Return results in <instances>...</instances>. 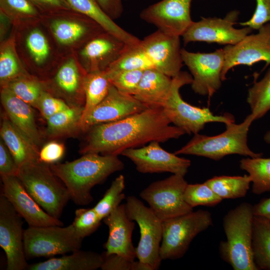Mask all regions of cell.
Listing matches in <instances>:
<instances>
[{"label": "cell", "mask_w": 270, "mask_h": 270, "mask_svg": "<svg viewBox=\"0 0 270 270\" xmlns=\"http://www.w3.org/2000/svg\"><path fill=\"white\" fill-rule=\"evenodd\" d=\"M264 140L266 144H270V130L265 134Z\"/></svg>", "instance_id": "obj_53"}, {"label": "cell", "mask_w": 270, "mask_h": 270, "mask_svg": "<svg viewBox=\"0 0 270 270\" xmlns=\"http://www.w3.org/2000/svg\"><path fill=\"white\" fill-rule=\"evenodd\" d=\"M102 255V270H152L148 265L140 260H130L116 254L106 255L103 253Z\"/></svg>", "instance_id": "obj_44"}, {"label": "cell", "mask_w": 270, "mask_h": 270, "mask_svg": "<svg viewBox=\"0 0 270 270\" xmlns=\"http://www.w3.org/2000/svg\"><path fill=\"white\" fill-rule=\"evenodd\" d=\"M111 86L106 71L87 74L84 82L85 104L82 118V130L86 119L107 95Z\"/></svg>", "instance_id": "obj_32"}, {"label": "cell", "mask_w": 270, "mask_h": 270, "mask_svg": "<svg viewBox=\"0 0 270 270\" xmlns=\"http://www.w3.org/2000/svg\"><path fill=\"white\" fill-rule=\"evenodd\" d=\"M41 14H47L57 11L72 9L66 0H28Z\"/></svg>", "instance_id": "obj_49"}, {"label": "cell", "mask_w": 270, "mask_h": 270, "mask_svg": "<svg viewBox=\"0 0 270 270\" xmlns=\"http://www.w3.org/2000/svg\"><path fill=\"white\" fill-rule=\"evenodd\" d=\"M21 216L2 193L0 196V246L6 256L7 270H24L28 264L24 248Z\"/></svg>", "instance_id": "obj_16"}, {"label": "cell", "mask_w": 270, "mask_h": 270, "mask_svg": "<svg viewBox=\"0 0 270 270\" xmlns=\"http://www.w3.org/2000/svg\"><path fill=\"white\" fill-rule=\"evenodd\" d=\"M0 12L14 26L40 20L42 15L28 0H0Z\"/></svg>", "instance_id": "obj_38"}, {"label": "cell", "mask_w": 270, "mask_h": 270, "mask_svg": "<svg viewBox=\"0 0 270 270\" xmlns=\"http://www.w3.org/2000/svg\"><path fill=\"white\" fill-rule=\"evenodd\" d=\"M170 122L161 108H147L122 120L94 125L84 134L80 152L118 156L152 142L178 139L186 132Z\"/></svg>", "instance_id": "obj_1"}, {"label": "cell", "mask_w": 270, "mask_h": 270, "mask_svg": "<svg viewBox=\"0 0 270 270\" xmlns=\"http://www.w3.org/2000/svg\"><path fill=\"white\" fill-rule=\"evenodd\" d=\"M12 27V24L10 20L0 12V42L8 36L7 34Z\"/></svg>", "instance_id": "obj_52"}, {"label": "cell", "mask_w": 270, "mask_h": 270, "mask_svg": "<svg viewBox=\"0 0 270 270\" xmlns=\"http://www.w3.org/2000/svg\"><path fill=\"white\" fill-rule=\"evenodd\" d=\"M104 12L112 20L120 18L122 14V0H96Z\"/></svg>", "instance_id": "obj_50"}, {"label": "cell", "mask_w": 270, "mask_h": 270, "mask_svg": "<svg viewBox=\"0 0 270 270\" xmlns=\"http://www.w3.org/2000/svg\"><path fill=\"white\" fill-rule=\"evenodd\" d=\"M192 0H162L144 8L140 18L167 34L182 36L192 22Z\"/></svg>", "instance_id": "obj_19"}, {"label": "cell", "mask_w": 270, "mask_h": 270, "mask_svg": "<svg viewBox=\"0 0 270 270\" xmlns=\"http://www.w3.org/2000/svg\"><path fill=\"white\" fill-rule=\"evenodd\" d=\"M240 12L233 10L224 18H202L192 22L182 36L185 44L190 42H202L221 44H234L252 32L248 26L240 29L234 27Z\"/></svg>", "instance_id": "obj_14"}, {"label": "cell", "mask_w": 270, "mask_h": 270, "mask_svg": "<svg viewBox=\"0 0 270 270\" xmlns=\"http://www.w3.org/2000/svg\"><path fill=\"white\" fill-rule=\"evenodd\" d=\"M87 74L73 53L62 56L42 80L46 91L64 100L70 107H84Z\"/></svg>", "instance_id": "obj_11"}, {"label": "cell", "mask_w": 270, "mask_h": 270, "mask_svg": "<svg viewBox=\"0 0 270 270\" xmlns=\"http://www.w3.org/2000/svg\"><path fill=\"white\" fill-rule=\"evenodd\" d=\"M246 101L254 120L263 117L270 110V68L262 79L248 89Z\"/></svg>", "instance_id": "obj_37"}, {"label": "cell", "mask_w": 270, "mask_h": 270, "mask_svg": "<svg viewBox=\"0 0 270 270\" xmlns=\"http://www.w3.org/2000/svg\"><path fill=\"white\" fill-rule=\"evenodd\" d=\"M256 7L251 18L239 23L242 26H248L258 30L266 23L270 22V0H256Z\"/></svg>", "instance_id": "obj_46"}, {"label": "cell", "mask_w": 270, "mask_h": 270, "mask_svg": "<svg viewBox=\"0 0 270 270\" xmlns=\"http://www.w3.org/2000/svg\"><path fill=\"white\" fill-rule=\"evenodd\" d=\"M30 74L26 69L17 52L13 26L8 36L0 42V86L12 80Z\"/></svg>", "instance_id": "obj_31"}, {"label": "cell", "mask_w": 270, "mask_h": 270, "mask_svg": "<svg viewBox=\"0 0 270 270\" xmlns=\"http://www.w3.org/2000/svg\"><path fill=\"white\" fill-rule=\"evenodd\" d=\"M31 226L24 230L26 258L52 256L80 250L82 239L77 236L72 224Z\"/></svg>", "instance_id": "obj_12"}, {"label": "cell", "mask_w": 270, "mask_h": 270, "mask_svg": "<svg viewBox=\"0 0 270 270\" xmlns=\"http://www.w3.org/2000/svg\"><path fill=\"white\" fill-rule=\"evenodd\" d=\"M101 220L94 208H81L76 210L72 224L77 236L83 240L97 230Z\"/></svg>", "instance_id": "obj_43"}, {"label": "cell", "mask_w": 270, "mask_h": 270, "mask_svg": "<svg viewBox=\"0 0 270 270\" xmlns=\"http://www.w3.org/2000/svg\"><path fill=\"white\" fill-rule=\"evenodd\" d=\"M144 70H125L106 72L111 84L119 92L133 96L136 92Z\"/></svg>", "instance_id": "obj_42"}, {"label": "cell", "mask_w": 270, "mask_h": 270, "mask_svg": "<svg viewBox=\"0 0 270 270\" xmlns=\"http://www.w3.org/2000/svg\"><path fill=\"white\" fill-rule=\"evenodd\" d=\"M72 9L82 14L99 24L105 31L116 36L126 45L139 44L138 38L118 25L102 10L96 0H66Z\"/></svg>", "instance_id": "obj_29"}, {"label": "cell", "mask_w": 270, "mask_h": 270, "mask_svg": "<svg viewBox=\"0 0 270 270\" xmlns=\"http://www.w3.org/2000/svg\"><path fill=\"white\" fill-rule=\"evenodd\" d=\"M2 194L17 212L31 226H62L63 223L51 216L26 190L16 176H1Z\"/></svg>", "instance_id": "obj_21"}, {"label": "cell", "mask_w": 270, "mask_h": 270, "mask_svg": "<svg viewBox=\"0 0 270 270\" xmlns=\"http://www.w3.org/2000/svg\"><path fill=\"white\" fill-rule=\"evenodd\" d=\"M126 214L138 225L140 239L136 248V258L152 270L159 268L162 259L160 249L162 237V221L149 207L133 196L126 198Z\"/></svg>", "instance_id": "obj_10"}, {"label": "cell", "mask_w": 270, "mask_h": 270, "mask_svg": "<svg viewBox=\"0 0 270 270\" xmlns=\"http://www.w3.org/2000/svg\"><path fill=\"white\" fill-rule=\"evenodd\" d=\"M184 176L173 174L152 183L140 194L162 221L193 211V208L184 200V192L188 184Z\"/></svg>", "instance_id": "obj_13"}, {"label": "cell", "mask_w": 270, "mask_h": 270, "mask_svg": "<svg viewBox=\"0 0 270 270\" xmlns=\"http://www.w3.org/2000/svg\"><path fill=\"white\" fill-rule=\"evenodd\" d=\"M125 188L124 176L120 174L112 182L102 198L94 207L102 220L117 208L126 198L123 192Z\"/></svg>", "instance_id": "obj_40"}, {"label": "cell", "mask_w": 270, "mask_h": 270, "mask_svg": "<svg viewBox=\"0 0 270 270\" xmlns=\"http://www.w3.org/2000/svg\"><path fill=\"white\" fill-rule=\"evenodd\" d=\"M1 116V140L9 150L18 168L25 164L39 161L40 149L12 123L4 112Z\"/></svg>", "instance_id": "obj_27"}, {"label": "cell", "mask_w": 270, "mask_h": 270, "mask_svg": "<svg viewBox=\"0 0 270 270\" xmlns=\"http://www.w3.org/2000/svg\"><path fill=\"white\" fill-rule=\"evenodd\" d=\"M65 152L64 144L55 140L45 144L39 151V162L48 164L57 163L63 157Z\"/></svg>", "instance_id": "obj_47"}, {"label": "cell", "mask_w": 270, "mask_h": 270, "mask_svg": "<svg viewBox=\"0 0 270 270\" xmlns=\"http://www.w3.org/2000/svg\"><path fill=\"white\" fill-rule=\"evenodd\" d=\"M146 108L133 96L120 92L112 84L107 95L86 119L82 132L94 125L119 120Z\"/></svg>", "instance_id": "obj_23"}, {"label": "cell", "mask_w": 270, "mask_h": 270, "mask_svg": "<svg viewBox=\"0 0 270 270\" xmlns=\"http://www.w3.org/2000/svg\"><path fill=\"white\" fill-rule=\"evenodd\" d=\"M70 106L62 100L44 91L40 96L36 108L46 120L52 115L65 110Z\"/></svg>", "instance_id": "obj_45"}, {"label": "cell", "mask_w": 270, "mask_h": 270, "mask_svg": "<svg viewBox=\"0 0 270 270\" xmlns=\"http://www.w3.org/2000/svg\"><path fill=\"white\" fill-rule=\"evenodd\" d=\"M224 62L222 81L226 80L229 70L238 65L251 66L260 61L266 62L265 69L270 64V22L264 24L256 34H248L234 44L223 48Z\"/></svg>", "instance_id": "obj_17"}, {"label": "cell", "mask_w": 270, "mask_h": 270, "mask_svg": "<svg viewBox=\"0 0 270 270\" xmlns=\"http://www.w3.org/2000/svg\"><path fill=\"white\" fill-rule=\"evenodd\" d=\"M18 168L9 150L0 139V174L3 176H16Z\"/></svg>", "instance_id": "obj_48"}, {"label": "cell", "mask_w": 270, "mask_h": 270, "mask_svg": "<svg viewBox=\"0 0 270 270\" xmlns=\"http://www.w3.org/2000/svg\"><path fill=\"white\" fill-rule=\"evenodd\" d=\"M0 102L12 123L40 150L44 136L39 130L34 107L6 88H0Z\"/></svg>", "instance_id": "obj_25"}, {"label": "cell", "mask_w": 270, "mask_h": 270, "mask_svg": "<svg viewBox=\"0 0 270 270\" xmlns=\"http://www.w3.org/2000/svg\"><path fill=\"white\" fill-rule=\"evenodd\" d=\"M84 107H70L46 120L44 138L50 140L75 137L82 133V118Z\"/></svg>", "instance_id": "obj_30"}, {"label": "cell", "mask_w": 270, "mask_h": 270, "mask_svg": "<svg viewBox=\"0 0 270 270\" xmlns=\"http://www.w3.org/2000/svg\"><path fill=\"white\" fill-rule=\"evenodd\" d=\"M254 120L250 114L240 124H226V130L218 135L207 136L198 134L174 154L206 157L218 160L225 156L237 154L250 158L262 157V153L252 150L248 145V134Z\"/></svg>", "instance_id": "obj_6"}, {"label": "cell", "mask_w": 270, "mask_h": 270, "mask_svg": "<svg viewBox=\"0 0 270 270\" xmlns=\"http://www.w3.org/2000/svg\"><path fill=\"white\" fill-rule=\"evenodd\" d=\"M40 22L62 56L76 53L89 40L105 32L92 19L72 9L42 14Z\"/></svg>", "instance_id": "obj_5"}, {"label": "cell", "mask_w": 270, "mask_h": 270, "mask_svg": "<svg viewBox=\"0 0 270 270\" xmlns=\"http://www.w3.org/2000/svg\"><path fill=\"white\" fill-rule=\"evenodd\" d=\"M12 26L16 50L24 68L30 74L44 79L62 56L50 36L40 19Z\"/></svg>", "instance_id": "obj_4"}, {"label": "cell", "mask_w": 270, "mask_h": 270, "mask_svg": "<svg viewBox=\"0 0 270 270\" xmlns=\"http://www.w3.org/2000/svg\"><path fill=\"white\" fill-rule=\"evenodd\" d=\"M2 88H8L35 108L40 96L46 91L42 80L30 74L18 77Z\"/></svg>", "instance_id": "obj_36"}, {"label": "cell", "mask_w": 270, "mask_h": 270, "mask_svg": "<svg viewBox=\"0 0 270 270\" xmlns=\"http://www.w3.org/2000/svg\"><path fill=\"white\" fill-rule=\"evenodd\" d=\"M184 198L186 202L192 208L199 206H214L222 200L205 182L188 184Z\"/></svg>", "instance_id": "obj_41"}, {"label": "cell", "mask_w": 270, "mask_h": 270, "mask_svg": "<svg viewBox=\"0 0 270 270\" xmlns=\"http://www.w3.org/2000/svg\"><path fill=\"white\" fill-rule=\"evenodd\" d=\"M172 80V78L156 69L144 70L134 96L147 108H162L168 96Z\"/></svg>", "instance_id": "obj_26"}, {"label": "cell", "mask_w": 270, "mask_h": 270, "mask_svg": "<svg viewBox=\"0 0 270 270\" xmlns=\"http://www.w3.org/2000/svg\"><path fill=\"white\" fill-rule=\"evenodd\" d=\"M154 68L140 44L135 46L126 45L118 59L108 68L107 72L125 70H146Z\"/></svg>", "instance_id": "obj_39"}, {"label": "cell", "mask_w": 270, "mask_h": 270, "mask_svg": "<svg viewBox=\"0 0 270 270\" xmlns=\"http://www.w3.org/2000/svg\"><path fill=\"white\" fill-rule=\"evenodd\" d=\"M252 248L258 270H270V222L254 216Z\"/></svg>", "instance_id": "obj_33"}, {"label": "cell", "mask_w": 270, "mask_h": 270, "mask_svg": "<svg viewBox=\"0 0 270 270\" xmlns=\"http://www.w3.org/2000/svg\"><path fill=\"white\" fill-rule=\"evenodd\" d=\"M160 143L152 142L147 146L128 149L121 155L129 158L141 173L170 172L184 176L190 160L167 152Z\"/></svg>", "instance_id": "obj_18"}, {"label": "cell", "mask_w": 270, "mask_h": 270, "mask_svg": "<svg viewBox=\"0 0 270 270\" xmlns=\"http://www.w3.org/2000/svg\"><path fill=\"white\" fill-rule=\"evenodd\" d=\"M50 165L54 175L66 188L70 200L78 206L90 204L93 200L92 188L124 168L118 156L94 153L84 154L71 162Z\"/></svg>", "instance_id": "obj_2"}, {"label": "cell", "mask_w": 270, "mask_h": 270, "mask_svg": "<svg viewBox=\"0 0 270 270\" xmlns=\"http://www.w3.org/2000/svg\"><path fill=\"white\" fill-rule=\"evenodd\" d=\"M109 232L104 244L106 255L116 254L130 260H134L136 248L132 242L135 223L128 216L124 204H120L103 219Z\"/></svg>", "instance_id": "obj_24"}, {"label": "cell", "mask_w": 270, "mask_h": 270, "mask_svg": "<svg viewBox=\"0 0 270 270\" xmlns=\"http://www.w3.org/2000/svg\"><path fill=\"white\" fill-rule=\"evenodd\" d=\"M254 218L253 206L248 202L238 204L224 217L226 240L220 244L219 252L234 270H258L252 248Z\"/></svg>", "instance_id": "obj_3"}, {"label": "cell", "mask_w": 270, "mask_h": 270, "mask_svg": "<svg viewBox=\"0 0 270 270\" xmlns=\"http://www.w3.org/2000/svg\"><path fill=\"white\" fill-rule=\"evenodd\" d=\"M240 167L250 176L252 192L261 194L270 192V158H247L240 161Z\"/></svg>", "instance_id": "obj_35"}, {"label": "cell", "mask_w": 270, "mask_h": 270, "mask_svg": "<svg viewBox=\"0 0 270 270\" xmlns=\"http://www.w3.org/2000/svg\"><path fill=\"white\" fill-rule=\"evenodd\" d=\"M183 63L192 77L191 86L200 95L212 97L220 88L221 74L224 62L222 48L209 53L194 52L182 48Z\"/></svg>", "instance_id": "obj_15"}, {"label": "cell", "mask_w": 270, "mask_h": 270, "mask_svg": "<svg viewBox=\"0 0 270 270\" xmlns=\"http://www.w3.org/2000/svg\"><path fill=\"white\" fill-rule=\"evenodd\" d=\"M222 200L238 198L246 196L252 180L249 175L216 176L204 182Z\"/></svg>", "instance_id": "obj_34"}, {"label": "cell", "mask_w": 270, "mask_h": 270, "mask_svg": "<svg viewBox=\"0 0 270 270\" xmlns=\"http://www.w3.org/2000/svg\"><path fill=\"white\" fill-rule=\"evenodd\" d=\"M212 223L211 213L202 210L162 221L160 249L162 260H174L182 257L193 239Z\"/></svg>", "instance_id": "obj_9"}, {"label": "cell", "mask_w": 270, "mask_h": 270, "mask_svg": "<svg viewBox=\"0 0 270 270\" xmlns=\"http://www.w3.org/2000/svg\"><path fill=\"white\" fill-rule=\"evenodd\" d=\"M16 176L42 208L59 219L70 198L66 188L58 180L50 165L39 161L26 163L19 168Z\"/></svg>", "instance_id": "obj_7"}, {"label": "cell", "mask_w": 270, "mask_h": 270, "mask_svg": "<svg viewBox=\"0 0 270 270\" xmlns=\"http://www.w3.org/2000/svg\"><path fill=\"white\" fill-rule=\"evenodd\" d=\"M192 77L186 72H180L172 78V85L168 96L162 108L170 120L186 133L196 134L210 122H222L225 124L234 122L232 115L226 114L215 115L208 108H200L190 104L181 97L180 88L191 84Z\"/></svg>", "instance_id": "obj_8"}, {"label": "cell", "mask_w": 270, "mask_h": 270, "mask_svg": "<svg viewBox=\"0 0 270 270\" xmlns=\"http://www.w3.org/2000/svg\"><path fill=\"white\" fill-rule=\"evenodd\" d=\"M103 256L96 252L80 250L68 255L52 258L28 265L29 270H96L101 268Z\"/></svg>", "instance_id": "obj_28"}, {"label": "cell", "mask_w": 270, "mask_h": 270, "mask_svg": "<svg viewBox=\"0 0 270 270\" xmlns=\"http://www.w3.org/2000/svg\"><path fill=\"white\" fill-rule=\"evenodd\" d=\"M140 45L154 69L171 78L181 72L183 62L180 36L158 30L140 40Z\"/></svg>", "instance_id": "obj_20"}, {"label": "cell", "mask_w": 270, "mask_h": 270, "mask_svg": "<svg viewBox=\"0 0 270 270\" xmlns=\"http://www.w3.org/2000/svg\"><path fill=\"white\" fill-rule=\"evenodd\" d=\"M254 216H261L270 222V198H264L253 206Z\"/></svg>", "instance_id": "obj_51"}, {"label": "cell", "mask_w": 270, "mask_h": 270, "mask_svg": "<svg viewBox=\"0 0 270 270\" xmlns=\"http://www.w3.org/2000/svg\"><path fill=\"white\" fill-rule=\"evenodd\" d=\"M126 45L122 40L105 31L89 40L76 54L88 73L106 71L120 56Z\"/></svg>", "instance_id": "obj_22"}]
</instances>
